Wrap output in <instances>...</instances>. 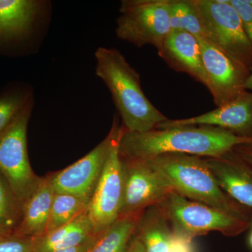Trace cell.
<instances>
[{
    "label": "cell",
    "instance_id": "obj_7",
    "mask_svg": "<svg viewBox=\"0 0 252 252\" xmlns=\"http://www.w3.org/2000/svg\"><path fill=\"white\" fill-rule=\"evenodd\" d=\"M206 39L232 59L252 69V44L230 0H195Z\"/></svg>",
    "mask_w": 252,
    "mask_h": 252
},
{
    "label": "cell",
    "instance_id": "obj_8",
    "mask_svg": "<svg viewBox=\"0 0 252 252\" xmlns=\"http://www.w3.org/2000/svg\"><path fill=\"white\" fill-rule=\"evenodd\" d=\"M123 128L119 124V115L116 114L112 128L103 141L72 165L51 174L55 192L75 195L90 203L111 149Z\"/></svg>",
    "mask_w": 252,
    "mask_h": 252
},
{
    "label": "cell",
    "instance_id": "obj_27",
    "mask_svg": "<svg viewBox=\"0 0 252 252\" xmlns=\"http://www.w3.org/2000/svg\"><path fill=\"white\" fill-rule=\"evenodd\" d=\"M233 152L252 168V144L239 145L233 149Z\"/></svg>",
    "mask_w": 252,
    "mask_h": 252
},
{
    "label": "cell",
    "instance_id": "obj_1",
    "mask_svg": "<svg viewBox=\"0 0 252 252\" xmlns=\"http://www.w3.org/2000/svg\"><path fill=\"white\" fill-rule=\"evenodd\" d=\"M252 144V139L210 126H180L144 132H130L124 127L119 151L122 158L137 160L165 154L216 158L231 152L239 145Z\"/></svg>",
    "mask_w": 252,
    "mask_h": 252
},
{
    "label": "cell",
    "instance_id": "obj_3",
    "mask_svg": "<svg viewBox=\"0 0 252 252\" xmlns=\"http://www.w3.org/2000/svg\"><path fill=\"white\" fill-rule=\"evenodd\" d=\"M144 160L157 169L172 190L182 196L252 223V210L235 202L220 189L205 158L165 154Z\"/></svg>",
    "mask_w": 252,
    "mask_h": 252
},
{
    "label": "cell",
    "instance_id": "obj_10",
    "mask_svg": "<svg viewBox=\"0 0 252 252\" xmlns=\"http://www.w3.org/2000/svg\"><path fill=\"white\" fill-rule=\"evenodd\" d=\"M198 41L207 89L215 104L220 107L246 91L245 84L250 71L208 39L200 38Z\"/></svg>",
    "mask_w": 252,
    "mask_h": 252
},
{
    "label": "cell",
    "instance_id": "obj_6",
    "mask_svg": "<svg viewBox=\"0 0 252 252\" xmlns=\"http://www.w3.org/2000/svg\"><path fill=\"white\" fill-rule=\"evenodd\" d=\"M119 11L117 37L137 47L158 50L171 32L168 0H124Z\"/></svg>",
    "mask_w": 252,
    "mask_h": 252
},
{
    "label": "cell",
    "instance_id": "obj_13",
    "mask_svg": "<svg viewBox=\"0 0 252 252\" xmlns=\"http://www.w3.org/2000/svg\"><path fill=\"white\" fill-rule=\"evenodd\" d=\"M205 158L220 189L235 202L252 210V168L233 151Z\"/></svg>",
    "mask_w": 252,
    "mask_h": 252
},
{
    "label": "cell",
    "instance_id": "obj_2",
    "mask_svg": "<svg viewBox=\"0 0 252 252\" xmlns=\"http://www.w3.org/2000/svg\"><path fill=\"white\" fill-rule=\"evenodd\" d=\"M95 74L112 94L125 130H154L167 118L154 107L142 91L140 74L114 48L99 47L94 54Z\"/></svg>",
    "mask_w": 252,
    "mask_h": 252
},
{
    "label": "cell",
    "instance_id": "obj_32",
    "mask_svg": "<svg viewBox=\"0 0 252 252\" xmlns=\"http://www.w3.org/2000/svg\"><path fill=\"white\" fill-rule=\"evenodd\" d=\"M248 2L250 3V4L251 5L252 7V0H248Z\"/></svg>",
    "mask_w": 252,
    "mask_h": 252
},
{
    "label": "cell",
    "instance_id": "obj_21",
    "mask_svg": "<svg viewBox=\"0 0 252 252\" xmlns=\"http://www.w3.org/2000/svg\"><path fill=\"white\" fill-rule=\"evenodd\" d=\"M89 203L75 195L55 192L45 233L67 224L87 212Z\"/></svg>",
    "mask_w": 252,
    "mask_h": 252
},
{
    "label": "cell",
    "instance_id": "obj_11",
    "mask_svg": "<svg viewBox=\"0 0 252 252\" xmlns=\"http://www.w3.org/2000/svg\"><path fill=\"white\" fill-rule=\"evenodd\" d=\"M120 137L111 149L88 208L94 235L108 228L120 216L124 192V170L119 151Z\"/></svg>",
    "mask_w": 252,
    "mask_h": 252
},
{
    "label": "cell",
    "instance_id": "obj_26",
    "mask_svg": "<svg viewBox=\"0 0 252 252\" xmlns=\"http://www.w3.org/2000/svg\"><path fill=\"white\" fill-rule=\"evenodd\" d=\"M167 252H195L193 240L173 234Z\"/></svg>",
    "mask_w": 252,
    "mask_h": 252
},
{
    "label": "cell",
    "instance_id": "obj_16",
    "mask_svg": "<svg viewBox=\"0 0 252 252\" xmlns=\"http://www.w3.org/2000/svg\"><path fill=\"white\" fill-rule=\"evenodd\" d=\"M54 195L51 175L41 177L39 185L23 203L22 218L14 235L34 238L45 234Z\"/></svg>",
    "mask_w": 252,
    "mask_h": 252
},
{
    "label": "cell",
    "instance_id": "obj_18",
    "mask_svg": "<svg viewBox=\"0 0 252 252\" xmlns=\"http://www.w3.org/2000/svg\"><path fill=\"white\" fill-rule=\"evenodd\" d=\"M134 235L143 244L146 252H167L173 233L160 207L154 205L141 215Z\"/></svg>",
    "mask_w": 252,
    "mask_h": 252
},
{
    "label": "cell",
    "instance_id": "obj_4",
    "mask_svg": "<svg viewBox=\"0 0 252 252\" xmlns=\"http://www.w3.org/2000/svg\"><path fill=\"white\" fill-rule=\"evenodd\" d=\"M158 205L166 217L172 233L192 240L212 231L225 236H237L251 226L250 222L185 198L173 190Z\"/></svg>",
    "mask_w": 252,
    "mask_h": 252
},
{
    "label": "cell",
    "instance_id": "obj_5",
    "mask_svg": "<svg viewBox=\"0 0 252 252\" xmlns=\"http://www.w3.org/2000/svg\"><path fill=\"white\" fill-rule=\"evenodd\" d=\"M33 105L32 99L0 135V172L23 205L41 179L32 169L28 156V126Z\"/></svg>",
    "mask_w": 252,
    "mask_h": 252
},
{
    "label": "cell",
    "instance_id": "obj_29",
    "mask_svg": "<svg viewBox=\"0 0 252 252\" xmlns=\"http://www.w3.org/2000/svg\"><path fill=\"white\" fill-rule=\"evenodd\" d=\"M94 237H93L92 238H91L90 240H88L87 242H86L85 243L80 245V246L76 247V248L67 249V250H59V251L53 252H87L89 247H90L91 242H92L93 239H94Z\"/></svg>",
    "mask_w": 252,
    "mask_h": 252
},
{
    "label": "cell",
    "instance_id": "obj_24",
    "mask_svg": "<svg viewBox=\"0 0 252 252\" xmlns=\"http://www.w3.org/2000/svg\"><path fill=\"white\" fill-rule=\"evenodd\" d=\"M0 252H33L32 238L16 235L1 238Z\"/></svg>",
    "mask_w": 252,
    "mask_h": 252
},
{
    "label": "cell",
    "instance_id": "obj_33",
    "mask_svg": "<svg viewBox=\"0 0 252 252\" xmlns=\"http://www.w3.org/2000/svg\"><path fill=\"white\" fill-rule=\"evenodd\" d=\"M250 227H252V223H251V226Z\"/></svg>",
    "mask_w": 252,
    "mask_h": 252
},
{
    "label": "cell",
    "instance_id": "obj_31",
    "mask_svg": "<svg viewBox=\"0 0 252 252\" xmlns=\"http://www.w3.org/2000/svg\"><path fill=\"white\" fill-rule=\"evenodd\" d=\"M248 243L249 245H250V248L252 250V230H251V232H250V235H249Z\"/></svg>",
    "mask_w": 252,
    "mask_h": 252
},
{
    "label": "cell",
    "instance_id": "obj_12",
    "mask_svg": "<svg viewBox=\"0 0 252 252\" xmlns=\"http://www.w3.org/2000/svg\"><path fill=\"white\" fill-rule=\"evenodd\" d=\"M200 125L220 127L235 135L252 139V91H243L224 105L200 115L177 120L168 119L159 124L156 129Z\"/></svg>",
    "mask_w": 252,
    "mask_h": 252
},
{
    "label": "cell",
    "instance_id": "obj_14",
    "mask_svg": "<svg viewBox=\"0 0 252 252\" xmlns=\"http://www.w3.org/2000/svg\"><path fill=\"white\" fill-rule=\"evenodd\" d=\"M158 54L176 72L186 73L207 89L198 38L183 31H171Z\"/></svg>",
    "mask_w": 252,
    "mask_h": 252
},
{
    "label": "cell",
    "instance_id": "obj_23",
    "mask_svg": "<svg viewBox=\"0 0 252 252\" xmlns=\"http://www.w3.org/2000/svg\"><path fill=\"white\" fill-rule=\"evenodd\" d=\"M32 99V93L28 89H16L0 96V135Z\"/></svg>",
    "mask_w": 252,
    "mask_h": 252
},
{
    "label": "cell",
    "instance_id": "obj_25",
    "mask_svg": "<svg viewBox=\"0 0 252 252\" xmlns=\"http://www.w3.org/2000/svg\"><path fill=\"white\" fill-rule=\"evenodd\" d=\"M230 4L238 13L244 31L252 44V7L248 0H230Z\"/></svg>",
    "mask_w": 252,
    "mask_h": 252
},
{
    "label": "cell",
    "instance_id": "obj_19",
    "mask_svg": "<svg viewBox=\"0 0 252 252\" xmlns=\"http://www.w3.org/2000/svg\"><path fill=\"white\" fill-rule=\"evenodd\" d=\"M143 212L119 217L108 228L94 235L87 252H127Z\"/></svg>",
    "mask_w": 252,
    "mask_h": 252
},
{
    "label": "cell",
    "instance_id": "obj_15",
    "mask_svg": "<svg viewBox=\"0 0 252 252\" xmlns=\"http://www.w3.org/2000/svg\"><path fill=\"white\" fill-rule=\"evenodd\" d=\"M49 5L40 0H0V36H27L42 22Z\"/></svg>",
    "mask_w": 252,
    "mask_h": 252
},
{
    "label": "cell",
    "instance_id": "obj_22",
    "mask_svg": "<svg viewBox=\"0 0 252 252\" xmlns=\"http://www.w3.org/2000/svg\"><path fill=\"white\" fill-rule=\"evenodd\" d=\"M22 213L23 204L0 172V239L15 234Z\"/></svg>",
    "mask_w": 252,
    "mask_h": 252
},
{
    "label": "cell",
    "instance_id": "obj_28",
    "mask_svg": "<svg viewBox=\"0 0 252 252\" xmlns=\"http://www.w3.org/2000/svg\"><path fill=\"white\" fill-rule=\"evenodd\" d=\"M127 252H146L143 244L134 235Z\"/></svg>",
    "mask_w": 252,
    "mask_h": 252
},
{
    "label": "cell",
    "instance_id": "obj_9",
    "mask_svg": "<svg viewBox=\"0 0 252 252\" xmlns=\"http://www.w3.org/2000/svg\"><path fill=\"white\" fill-rule=\"evenodd\" d=\"M122 160L124 192L119 217L142 213L160 203L172 190L161 173L147 160Z\"/></svg>",
    "mask_w": 252,
    "mask_h": 252
},
{
    "label": "cell",
    "instance_id": "obj_20",
    "mask_svg": "<svg viewBox=\"0 0 252 252\" xmlns=\"http://www.w3.org/2000/svg\"><path fill=\"white\" fill-rule=\"evenodd\" d=\"M172 31H183L198 39H206L195 0H168Z\"/></svg>",
    "mask_w": 252,
    "mask_h": 252
},
{
    "label": "cell",
    "instance_id": "obj_17",
    "mask_svg": "<svg viewBox=\"0 0 252 252\" xmlns=\"http://www.w3.org/2000/svg\"><path fill=\"white\" fill-rule=\"evenodd\" d=\"M94 235L88 212L61 228L32 238L33 252H53L80 246Z\"/></svg>",
    "mask_w": 252,
    "mask_h": 252
},
{
    "label": "cell",
    "instance_id": "obj_30",
    "mask_svg": "<svg viewBox=\"0 0 252 252\" xmlns=\"http://www.w3.org/2000/svg\"><path fill=\"white\" fill-rule=\"evenodd\" d=\"M245 89H246V91H252V69L250 71V76H249L246 84H245Z\"/></svg>",
    "mask_w": 252,
    "mask_h": 252
}]
</instances>
